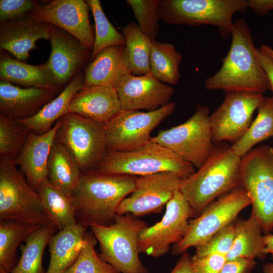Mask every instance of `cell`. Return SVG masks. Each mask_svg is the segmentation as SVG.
<instances>
[{"mask_svg": "<svg viewBox=\"0 0 273 273\" xmlns=\"http://www.w3.org/2000/svg\"><path fill=\"white\" fill-rule=\"evenodd\" d=\"M231 36V45L220 69L206 79L205 88L263 94L270 86L257 57L249 26L244 19L234 22Z\"/></svg>", "mask_w": 273, "mask_h": 273, "instance_id": "6da1fadb", "label": "cell"}, {"mask_svg": "<svg viewBox=\"0 0 273 273\" xmlns=\"http://www.w3.org/2000/svg\"><path fill=\"white\" fill-rule=\"evenodd\" d=\"M137 177L96 170L82 173L72 195L77 222L86 227L111 224L120 203L134 191Z\"/></svg>", "mask_w": 273, "mask_h": 273, "instance_id": "7a4b0ae2", "label": "cell"}, {"mask_svg": "<svg viewBox=\"0 0 273 273\" xmlns=\"http://www.w3.org/2000/svg\"><path fill=\"white\" fill-rule=\"evenodd\" d=\"M241 161L228 142L214 144L205 163L184 180L180 189L195 216L218 197L241 186Z\"/></svg>", "mask_w": 273, "mask_h": 273, "instance_id": "3957f363", "label": "cell"}, {"mask_svg": "<svg viewBox=\"0 0 273 273\" xmlns=\"http://www.w3.org/2000/svg\"><path fill=\"white\" fill-rule=\"evenodd\" d=\"M147 223L129 214H116L108 225L92 224L99 244L100 256L120 273H149L139 257L138 238Z\"/></svg>", "mask_w": 273, "mask_h": 273, "instance_id": "277c9868", "label": "cell"}, {"mask_svg": "<svg viewBox=\"0 0 273 273\" xmlns=\"http://www.w3.org/2000/svg\"><path fill=\"white\" fill-rule=\"evenodd\" d=\"M96 171L141 176L171 172L187 178L196 171L194 166L169 149L150 141L127 152L107 150Z\"/></svg>", "mask_w": 273, "mask_h": 273, "instance_id": "5b68a950", "label": "cell"}, {"mask_svg": "<svg viewBox=\"0 0 273 273\" xmlns=\"http://www.w3.org/2000/svg\"><path fill=\"white\" fill-rule=\"evenodd\" d=\"M247 0H159L160 18L173 25H211L218 28L221 36L232 35L237 12H245Z\"/></svg>", "mask_w": 273, "mask_h": 273, "instance_id": "8992f818", "label": "cell"}, {"mask_svg": "<svg viewBox=\"0 0 273 273\" xmlns=\"http://www.w3.org/2000/svg\"><path fill=\"white\" fill-rule=\"evenodd\" d=\"M241 186L247 191L252 214L262 231L273 229V147L261 145L241 158Z\"/></svg>", "mask_w": 273, "mask_h": 273, "instance_id": "52a82bcc", "label": "cell"}, {"mask_svg": "<svg viewBox=\"0 0 273 273\" xmlns=\"http://www.w3.org/2000/svg\"><path fill=\"white\" fill-rule=\"evenodd\" d=\"M0 219L51 224L37 192L18 170L14 160L0 158Z\"/></svg>", "mask_w": 273, "mask_h": 273, "instance_id": "ba28073f", "label": "cell"}, {"mask_svg": "<svg viewBox=\"0 0 273 273\" xmlns=\"http://www.w3.org/2000/svg\"><path fill=\"white\" fill-rule=\"evenodd\" d=\"M210 110L197 105L185 122L159 131L150 141L173 152L198 169L209 157L214 146L209 122Z\"/></svg>", "mask_w": 273, "mask_h": 273, "instance_id": "9c48e42d", "label": "cell"}, {"mask_svg": "<svg viewBox=\"0 0 273 273\" xmlns=\"http://www.w3.org/2000/svg\"><path fill=\"white\" fill-rule=\"evenodd\" d=\"M60 120L56 140L68 149L82 173L96 170L107 151L106 123L70 112Z\"/></svg>", "mask_w": 273, "mask_h": 273, "instance_id": "30bf717a", "label": "cell"}, {"mask_svg": "<svg viewBox=\"0 0 273 273\" xmlns=\"http://www.w3.org/2000/svg\"><path fill=\"white\" fill-rule=\"evenodd\" d=\"M251 205L246 190L239 186L218 197L196 218L189 221L183 238L174 245V254H183L192 247H197L229 224L238 214Z\"/></svg>", "mask_w": 273, "mask_h": 273, "instance_id": "8fae6325", "label": "cell"}, {"mask_svg": "<svg viewBox=\"0 0 273 273\" xmlns=\"http://www.w3.org/2000/svg\"><path fill=\"white\" fill-rule=\"evenodd\" d=\"M175 104L169 102L154 111L122 110L106 123L107 150L127 152L148 142L152 131L172 114Z\"/></svg>", "mask_w": 273, "mask_h": 273, "instance_id": "7c38bea8", "label": "cell"}, {"mask_svg": "<svg viewBox=\"0 0 273 273\" xmlns=\"http://www.w3.org/2000/svg\"><path fill=\"white\" fill-rule=\"evenodd\" d=\"M195 216L193 210L179 191L175 193L166 205L161 220L147 226L138 238L140 253L153 257L164 255L170 246L178 243L185 235L190 218Z\"/></svg>", "mask_w": 273, "mask_h": 273, "instance_id": "4fadbf2b", "label": "cell"}, {"mask_svg": "<svg viewBox=\"0 0 273 273\" xmlns=\"http://www.w3.org/2000/svg\"><path fill=\"white\" fill-rule=\"evenodd\" d=\"M265 97L263 94L225 91L221 105L209 116L214 144L222 142L234 144L247 132L253 121V115Z\"/></svg>", "mask_w": 273, "mask_h": 273, "instance_id": "5bb4252c", "label": "cell"}, {"mask_svg": "<svg viewBox=\"0 0 273 273\" xmlns=\"http://www.w3.org/2000/svg\"><path fill=\"white\" fill-rule=\"evenodd\" d=\"M185 179L171 172L138 176L134 191L120 203L117 214L140 217L160 213L175 193L180 190Z\"/></svg>", "mask_w": 273, "mask_h": 273, "instance_id": "9a60e30c", "label": "cell"}, {"mask_svg": "<svg viewBox=\"0 0 273 273\" xmlns=\"http://www.w3.org/2000/svg\"><path fill=\"white\" fill-rule=\"evenodd\" d=\"M90 10L85 1L54 0L39 5L30 14L37 21L49 23L67 31L92 51L95 37L89 20Z\"/></svg>", "mask_w": 273, "mask_h": 273, "instance_id": "2e32d148", "label": "cell"}, {"mask_svg": "<svg viewBox=\"0 0 273 273\" xmlns=\"http://www.w3.org/2000/svg\"><path fill=\"white\" fill-rule=\"evenodd\" d=\"M51 52L46 62L57 83L68 84L90 60L92 51L67 31L51 24Z\"/></svg>", "mask_w": 273, "mask_h": 273, "instance_id": "e0dca14e", "label": "cell"}, {"mask_svg": "<svg viewBox=\"0 0 273 273\" xmlns=\"http://www.w3.org/2000/svg\"><path fill=\"white\" fill-rule=\"evenodd\" d=\"M115 89L123 110H157L169 103L174 92L151 73L139 76L128 73Z\"/></svg>", "mask_w": 273, "mask_h": 273, "instance_id": "ac0fdd59", "label": "cell"}, {"mask_svg": "<svg viewBox=\"0 0 273 273\" xmlns=\"http://www.w3.org/2000/svg\"><path fill=\"white\" fill-rule=\"evenodd\" d=\"M50 31L51 24L36 21L29 14L0 22V50L25 61L38 40L50 39Z\"/></svg>", "mask_w": 273, "mask_h": 273, "instance_id": "d6986e66", "label": "cell"}, {"mask_svg": "<svg viewBox=\"0 0 273 273\" xmlns=\"http://www.w3.org/2000/svg\"><path fill=\"white\" fill-rule=\"evenodd\" d=\"M60 124V119L50 130L41 134L30 130L25 146L14 161L36 191L40 184L48 178L49 158Z\"/></svg>", "mask_w": 273, "mask_h": 273, "instance_id": "ffe728a7", "label": "cell"}, {"mask_svg": "<svg viewBox=\"0 0 273 273\" xmlns=\"http://www.w3.org/2000/svg\"><path fill=\"white\" fill-rule=\"evenodd\" d=\"M58 95L34 87L22 88L1 80L0 115L14 120L29 118Z\"/></svg>", "mask_w": 273, "mask_h": 273, "instance_id": "44dd1931", "label": "cell"}, {"mask_svg": "<svg viewBox=\"0 0 273 273\" xmlns=\"http://www.w3.org/2000/svg\"><path fill=\"white\" fill-rule=\"evenodd\" d=\"M122 110L115 88L104 86L83 87L72 98L69 112L106 123Z\"/></svg>", "mask_w": 273, "mask_h": 273, "instance_id": "7402d4cb", "label": "cell"}, {"mask_svg": "<svg viewBox=\"0 0 273 273\" xmlns=\"http://www.w3.org/2000/svg\"><path fill=\"white\" fill-rule=\"evenodd\" d=\"M129 73L125 46L110 47L102 50L85 68L84 87L115 88L121 78Z\"/></svg>", "mask_w": 273, "mask_h": 273, "instance_id": "603a6c76", "label": "cell"}, {"mask_svg": "<svg viewBox=\"0 0 273 273\" xmlns=\"http://www.w3.org/2000/svg\"><path fill=\"white\" fill-rule=\"evenodd\" d=\"M0 80L57 94L64 88L57 83L46 62L39 65H30L13 57L5 51H0Z\"/></svg>", "mask_w": 273, "mask_h": 273, "instance_id": "cb8c5ba5", "label": "cell"}, {"mask_svg": "<svg viewBox=\"0 0 273 273\" xmlns=\"http://www.w3.org/2000/svg\"><path fill=\"white\" fill-rule=\"evenodd\" d=\"M87 228L77 222L51 237L48 244L50 262L46 273H64L74 263L83 246Z\"/></svg>", "mask_w": 273, "mask_h": 273, "instance_id": "d4e9b609", "label": "cell"}, {"mask_svg": "<svg viewBox=\"0 0 273 273\" xmlns=\"http://www.w3.org/2000/svg\"><path fill=\"white\" fill-rule=\"evenodd\" d=\"M83 86L84 74L80 73L36 115L28 119L17 120L36 134L49 131L55 123L69 112L72 98Z\"/></svg>", "mask_w": 273, "mask_h": 273, "instance_id": "484cf974", "label": "cell"}, {"mask_svg": "<svg viewBox=\"0 0 273 273\" xmlns=\"http://www.w3.org/2000/svg\"><path fill=\"white\" fill-rule=\"evenodd\" d=\"M82 173L68 149L55 140L48 164V178L56 188L71 196Z\"/></svg>", "mask_w": 273, "mask_h": 273, "instance_id": "4316f807", "label": "cell"}, {"mask_svg": "<svg viewBox=\"0 0 273 273\" xmlns=\"http://www.w3.org/2000/svg\"><path fill=\"white\" fill-rule=\"evenodd\" d=\"M262 227L251 214L246 219L234 221V238L232 247L226 255L227 260L236 258L264 259L265 251Z\"/></svg>", "mask_w": 273, "mask_h": 273, "instance_id": "83f0119b", "label": "cell"}, {"mask_svg": "<svg viewBox=\"0 0 273 273\" xmlns=\"http://www.w3.org/2000/svg\"><path fill=\"white\" fill-rule=\"evenodd\" d=\"M37 192L50 223L57 229L78 222L71 196L55 187L48 178L40 184Z\"/></svg>", "mask_w": 273, "mask_h": 273, "instance_id": "f1b7e54d", "label": "cell"}, {"mask_svg": "<svg viewBox=\"0 0 273 273\" xmlns=\"http://www.w3.org/2000/svg\"><path fill=\"white\" fill-rule=\"evenodd\" d=\"M57 229L49 224L42 226L30 235L21 246L20 258L11 273H44L43 253Z\"/></svg>", "mask_w": 273, "mask_h": 273, "instance_id": "f546056e", "label": "cell"}, {"mask_svg": "<svg viewBox=\"0 0 273 273\" xmlns=\"http://www.w3.org/2000/svg\"><path fill=\"white\" fill-rule=\"evenodd\" d=\"M42 226L36 223L1 220L0 268L11 272L18 262L16 252L20 243Z\"/></svg>", "mask_w": 273, "mask_h": 273, "instance_id": "4dcf8cb0", "label": "cell"}, {"mask_svg": "<svg viewBox=\"0 0 273 273\" xmlns=\"http://www.w3.org/2000/svg\"><path fill=\"white\" fill-rule=\"evenodd\" d=\"M257 110L256 117L245 134L231 145L233 152L241 158L256 144L273 138V97H265Z\"/></svg>", "mask_w": 273, "mask_h": 273, "instance_id": "1f68e13d", "label": "cell"}, {"mask_svg": "<svg viewBox=\"0 0 273 273\" xmlns=\"http://www.w3.org/2000/svg\"><path fill=\"white\" fill-rule=\"evenodd\" d=\"M182 55L169 42L151 40L150 64L151 74L165 83L175 85L179 81V66Z\"/></svg>", "mask_w": 273, "mask_h": 273, "instance_id": "d6a6232c", "label": "cell"}, {"mask_svg": "<svg viewBox=\"0 0 273 273\" xmlns=\"http://www.w3.org/2000/svg\"><path fill=\"white\" fill-rule=\"evenodd\" d=\"M122 34L125 40L130 73L138 76L151 73L150 64L151 40L142 32L134 22L124 26Z\"/></svg>", "mask_w": 273, "mask_h": 273, "instance_id": "836d02e7", "label": "cell"}, {"mask_svg": "<svg viewBox=\"0 0 273 273\" xmlns=\"http://www.w3.org/2000/svg\"><path fill=\"white\" fill-rule=\"evenodd\" d=\"M91 10L95 23L96 35L90 61H92L103 50L115 46L125 44L123 34L111 24L99 0L85 1Z\"/></svg>", "mask_w": 273, "mask_h": 273, "instance_id": "e575fe53", "label": "cell"}, {"mask_svg": "<svg viewBox=\"0 0 273 273\" xmlns=\"http://www.w3.org/2000/svg\"><path fill=\"white\" fill-rule=\"evenodd\" d=\"M30 131L18 120L0 115V158L14 161L25 146Z\"/></svg>", "mask_w": 273, "mask_h": 273, "instance_id": "d590c367", "label": "cell"}, {"mask_svg": "<svg viewBox=\"0 0 273 273\" xmlns=\"http://www.w3.org/2000/svg\"><path fill=\"white\" fill-rule=\"evenodd\" d=\"M97 242L92 232H86L77 258L64 273H118L97 253L95 247Z\"/></svg>", "mask_w": 273, "mask_h": 273, "instance_id": "8d00e7d4", "label": "cell"}, {"mask_svg": "<svg viewBox=\"0 0 273 273\" xmlns=\"http://www.w3.org/2000/svg\"><path fill=\"white\" fill-rule=\"evenodd\" d=\"M142 32L150 40H156L159 33V0H127Z\"/></svg>", "mask_w": 273, "mask_h": 273, "instance_id": "74e56055", "label": "cell"}, {"mask_svg": "<svg viewBox=\"0 0 273 273\" xmlns=\"http://www.w3.org/2000/svg\"><path fill=\"white\" fill-rule=\"evenodd\" d=\"M234 221L219 231L205 242L196 247L195 254L204 256L216 254L226 257L233 243Z\"/></svg>", "mask_w": 273, "mask_h": 273, "instance_id": "f35d334b", "label": "cell"}, {"mask_svg": "<svg viewBox=\"0 0 273 273\" xmlns=\"http://www.w3.org/2000/svg\"><path fill=\"white\" fill-rule=\"evenodd\" d=\"M38 5L34 0H1L0 22L29 15Z\"/></svg>", "mask_w": 273, "mask_h": 273, "instance_id": "ab89813d", "label": "cell"}, {"mask_svg": "<svg viewBox=\"0 0 273 273\" xmlns=\"http://www.w3.org/2000/svg\"><path fill=\"white\" fill-rule=\"evenodd\" d=\"M191 260L195 273H219L227 259L225 256L216 254H195L191 257Z\"/></svg>", "mask_w": 273, "mask_h": 273, "instance_id": "60d3db41", "label": "cell"}, {"mask_svg": "<svg viewBox=\"0 0 273 273\" xmlns=\"http://www.w3.org/2000/svg\"><path fill=\"white\" fill-rule=\"evenodd\" d=\"M256 264L254 259L227 260L219 273H251Z\"/></svg>", "mask_w": 273, "mask_h": 273, "instance_id": "b9f144b4", "label": "cell"}, {"mask_svg": "<svg viewBox=\"0 0 273 273\" xmlns=\"http://www.w3.org/2000/svg\"><path fill=\"white\" fill-rule=\"evenodd\" d=\"M256 54L267 77L270 86V89L272 91L273 94V59L262 53L258 49L256 50Z\"/></svg>", "mask_w": 273, "mask_h": 273, "instance_id": "7bdbcfd3", "label": "cell"}, {"mask_svg": "<svg viewBox=\"0 0 273 273\" xmlns=\"http://www.w3.org/2000/svg\"><path fill=\"white\" fill-rule=\"evenodd\" d=\"M248 8L260 16L263 17L273 10V0H247Z\"/></svg>", "mask_w": 273, "mask_h": 273, "instance_id": "ee69618b", "label": "cell"}, {"mask_svg": "<svg viewBox=\"0 0 273 273\" xmlns=\"http://www.w3.org/2000/svg\"><path fill=\"white\" fill-rule=\"evenodd\" d=\"M170 273H195L192 264L191 257L186 251L181 254Z\"/></svg>", "mask_w": 273, "mask_h": 273, "instance_id": "f6af8a7d", "label": "cell"}, {"mask_svg": "<svg viewBox=\"0 0 273 273\" xmlns=\"http://www.w3.org/2000/svg\"><path fill=\"white\" fill-rule=\"evenodd\" d=\"M263 238L266 253L271 254L273 258V235L267 234Z\"/></svg>", "mask_w": 273, "mask_h": 273, "instance_id": "bcb514c9", "label": "cell"}, {"mask_svg": "<svg viewBox=\"0 0 273 273\" xmlns=\"http://www.w3.org/2000/svg\"><path fill=\"white\" fill-rule=\"evenodd\" d=\"M262 53L273 59V49L267 45L261 44L259 49Z\"/></svg>", "mask_w": 273, "mask_h": 273, "instance_id": "7dc6e473", "label": "cell"}, {"mask_svg": "<svg viewBox=\"0 0 273 273\" xmlns=\"http://www.w3.org/2000/svg\"><path fill=\"white\" fill-rule=\"evenodd\" d=\"M263 273H273V263H267L262 265Z\"/></svg>", "mask_w": 273, "mask_h": 273, "instance_id": "c3c4849f", "label": "cell"}, {"mask_svg": "<svg viewBox=\"0 0 273 273\" xmlns=\"http://www.w3.org/2000/svg\"><path fill=\"white\" fill-rule=\"evenodd\" d=\"M0 273H11V272L6 271L2 268H0Z\"/></svg>", "mask_w": 273, "mask_h": 273, "instance_id": "681fc988", "label": "cell"}, {"mask_svg": "<svg viewBox=\"0 0 273 273\" xmlns=\"http://www.w3.org/2000/svg\"><path fill=\"white\" fill-rule=\"evenodd\" d=\"M272 141H273V138H272Z\"/></svg>", "mask_w": 273, "mask_h": 273, "instance_id": "f907efd6", "label": "cell"}, {"mask_svg": "<svg viewBox=\"0 0 273 273\" xmlns=\"http://www.w3.org/2000/svg\"><path fill=\"white\" fill-rule=\"evenodd\" d=\"M118 273H120V272H118Z\"/></svg>", "mask_w": 273, "mask_h": 273, "instance_id": "816d5d0a", "label": "cell"}]
</instances>
